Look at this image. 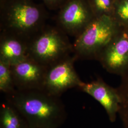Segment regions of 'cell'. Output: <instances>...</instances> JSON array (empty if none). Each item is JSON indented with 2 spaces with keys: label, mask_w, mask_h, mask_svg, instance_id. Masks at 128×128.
I'll list each match as a JSON object with an SVG mask.
<instances>
[{
  "label": "cell",
  "mask_w": 128,
  "mask_h": 128,
  "mask_svg": "<svg viewBox=\"0 0 128 128\" xmlns=\"http://www.w3.org/2000/svg\"><path fill=\"white\" fill-rule=\"evenodd\" d=\"M97 60L112 74L122 76L128 71V28L121 27Z\"/></svg>",
  "instance_id": "obj_7"
},
{
  "label": "cell",
  "mask_w": 128,
  "mask_h": 128,
  "mask_svg": "<svg viewBox=\"0 0 128 128\" xmlns=\"http://www.w3.org/2000/svg\"><path fill=\"white\" fill-rule=\"evenodd\" d=\"M5 100L18 110L30 128H58L67 117L60 97L42 89H16L6 94Z\"/></svg>",
  "instance_id": "obj_1"
},
{
  "label": "cell",
  "mask_w": 128,
  "mask_h": 128,
  "mask_svg": "<svg viewBox=\"0 0 128 128\" xmlns=\"http://www.w3.org/2000/svg\"><path fill=\"white\" fill-rule=\"evenodd\" d=\"M88 0H68L58 10L57 26L76 38L96 18Z\"/></svg>",
  "instance_id": "obj_6"
},
{
  "label": "cell",
  "mask_w": 128,
  "mask_h": 128,
  "mask_svg": "<svg viewBox=\"0 0 128 128\" xmlns=\"http://www.w3.org/2000/svg\"><path fill=\"white\" fill-rule=\"evenodd\" d=\"M28 41L18 35L0 31V60L12 65L28 56Z\"/></svg>",
  "instance_id": "obj_10"
},
{
  "label": "cell",
  "mask_w": 128,
  "mask_h": 128,
  "mask_svg": "<svg viewBox=\"0 0 128 128\" xmlns=\"http://www.w3.org/2000/svg\"><path fill=\"white\" fill-rule=\"evenodd\" d=\"M112 17L120 27L128 28V0H115Z\"/></svg>",
  "instance_id": "obj_15"
},
{
  "label": "cell",
  "mask_w": 128,
  "mask_h": 128,
  "mask_svg": "<svg viewBox=\"0 0 128 128\" xmlns=\"http://www.w3.org/2000/svg\"><path fill=\"white\" fill-rule=\"evenodd\" d=\"M45 6L33 0H0V31L28 41L46 25Z\"/></svg>",
  "instance_id": "obj_2"
},
{
  "label": "cell",
  "mask_w": 128,
  "mask_h": 128,
  "mask_svg": "<svg viewBox=\"0 0 128 128\" xmlns=\"http://www.w3.org/2000/svg\"><path fill=\"white\" fill-rule=\"evenodd\" d=\"M117 89L120 97L118 116L124 128H128V70L120 76Z\"/></svg>",
  "instance_id": "obj_12"
},
{
  "label": "cell",
  "mask_w": 128,
  "mask_h": 128,
  "mask_svg": "<svg viewBox=\"0 0 128 128\" xmlns=\"http://www.w3.org/2000/svg\"><path fill=\"white\" fill-rule=\"evenodd\" d=\"M80 90L92 97L101 104L112 123L118 116L120 97L117 88L107 84L101 78L90 82H82L78 88Z\"/></svg>",
  "instance_id": "obj_8"
},
{
  "label": "cell",
  "mask_w": 128,
  "mask_h": 128,
  "mask_svg": "<svg viewBox=\"0 0 128 128\" xmlns=\"http://www.w3.org/2000/svg\"><path fill=\"white\" fill-rule=\"evenodd\" d=\"M16 89L11 65L0 60V91L6 95Z\"/></svg>",
  "instance_id": "obj_13"
},
{
  "label": "cell",
  "mask_w": 128,
  "mask_h": 128,
  "mask_svg": "<svg viewBox=\"0 0 128 128\" xmlns=\"http://www.w3.org/2000/svg\"><path fill=\"white\" fill-rule=\"evenodd\" d=\"M0 128H30L23 116L8 101L0 105Z\"/></svg>",
  "instance_id": "obj_11"
},
{
  "label": "cell",
  "mask_w": 128,
  "mask_h": 128,
  "mask_svg": "<svg viewBox=\"0 0 128 128\" xmlns=\"http://www.w3.org/2000/svg\"><path fill=\"white\" fill-rule=\"evenodd\" d=\"M57 26H45L28 41V56L48 66L73 53V46Z\"/></svg>",
  "instance_id": "obj_3"
},
{
  "label": "cell",
  "mask_w": 128,
  "mask_h": 128,
  "mask_svg": "<svg viewBox=\"0 0 128 128\" xmlns=\"http://www.w3.org/2000/svg\"><path fill=\"white\" fill-rule=\"evenodd\" d=\"M44 6L50 10H59L68 0H40Z\"/></svg>",
  "instance_id": "obj_16"
},
{
  "label": "cell",
  "mask_w": 128,
  "mask_h": 128,
  "mask_svg": "<svg viewBox=\"0 0 128 128\" xmlns=\"http://www.w3.org/2000/svg\"><path fill=\"white\" fill-rule=\"evenodd\" d=\"M96 18L113 16L115 0H88Z\"/></svg>",
  "instance_id": "obj_14"
},
{
  "label": "cell",
  "mask_w": 128,
  "mask_h": 128,
  "mask_svg": "<svg viewBox=\"0 0 128 128\" xmlns=\"http://www.w3.org/2000/svg\"><path fill=\"white\" fill-rule=\"evenodd\" d=\"M77 60L73 54L48 66L43 90L52 96L60 97L68 89L78 88L82 81L74 67Z\"/></svg>",
  "instance_id": "obj_5"
},
{
  "label": "cell",
  "mask_w": 128,
  "mask_h": 128,
  "mask_svg": "<svg viewBox=\"0 0 128 128\" xmlns=\"http://www.w3.org/2000/svg\"><path fill=\"white\" fill-rule=\"evenodd\" d=\"M47 67L30 57L12 65L16 89L43 90Z\"/></svg>",
  "instance_id": "obj_9"
},
{
  "label": "cell",
  "mask_w": 128,
  "mask_h": 128,
  "mask_svg": "<svg viewBox=\"0 0 128 128\" xmlns=\"http://www.w3.org/2000/svg\"><path fill=\"white\" fill-rule=\"evenodd\" d=\"M120 28L112 17L96 18L75 38L73 44L74 54L78 60H97Z\"/></svg>",
  "instance_id": "obj_4"
}]
</instances>
